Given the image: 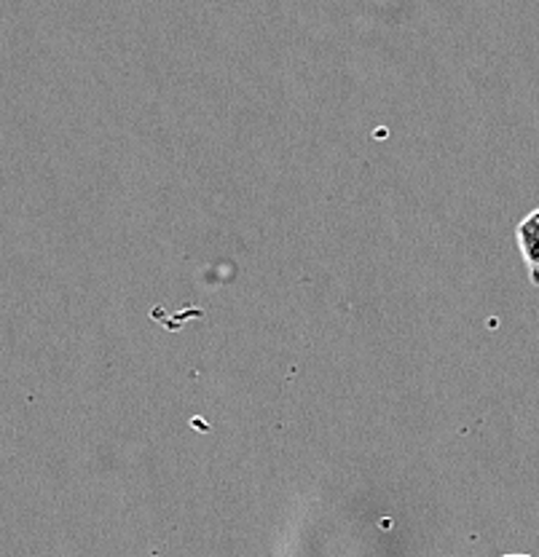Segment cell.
Returning <instances> with one entry per match:
<instances>
[{
	"label": "cell",
	"mask_w": 539,
	"mask_h": 557,
	"mask_svg": "<svg viewBox=\"0 0 539 557\" xmlns=\"http://www.w3.org/2000/svg\"><path fill=\"white\" fill-rule=\"evenodd\" d=\"M518 244L520 252H524L526 265H529L531 284L539 287V209H535V212L518 225Z\"/></svg>",
	"instance_id": "1"
},
{
	"label": "cell",
	"mask_w": 539,
	"mask_h": 557,
	"mask_svg": "<svg viewBox=\"0 0 539 557\" xmlns=\"http://www.w3.org/2000/svg\"><path fill=\"white\" fill-rule=\"evenodd\" d=\"M502 557H531V555H502Z\"/></svg>",
	"instance_id": "2"
}]
</instances>
